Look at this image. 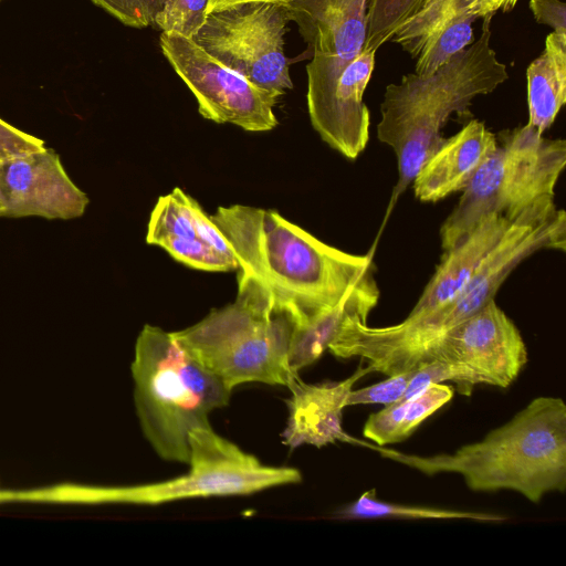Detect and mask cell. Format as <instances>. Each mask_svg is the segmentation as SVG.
<instances>
[{"instance_id":"obj_1","label":"cell","mask_w":566,"mask_h":566,"mask_svg":"<svg viewBox=\"0 0 566 566\" xmlns=\"http://www.w3.org/2000/svg\"><path fill=\"white\" fill-rule=\"evenodd\" d=\"M211 219L233 249L238 270L254 275L291 308L297 326L334 307L375 272L374 249L345 252L275 210L233 205L219 207Z\"/></svg>"},{"instance_id":"obj_2","label":"cell","mask_w":566,"mask_h":566,"mask_svg":"<svg viewBox=\"0 0 566 566\" xmlns=\"http://www.w3.org/2000/svg\"><path fill=\"white\" fill-rule=\"evenodd\" d=\"M356 443L427 475L459 473L475 492L512 490L538 503L566 489V405L558 397L533 399L481 441L453 453L423 457Z\"/></svg>"},{"instance_id":"obj_3","label":"cell","mask_w":566,"mask_h":566,"mask_svg":"<svg viewBox=\"0 0 566 566\" xmlns=\"http://www.w3.org/2000/svg\"><path fill=\"white\" fill-rule=\"evenodd\" d=\"M491 18L476 40L430 75L410 73L386 87L377 138L397 160V181L386 217L411 185L420 167L446 140L441 130L453 113L469 114L475 97L495 91L507 78L505 64L490 45Z\"/></svg>"},{"instance_id":"obj_4","label":"cell","mask_w":566,"mask_h":566,"mask_svg":"<svg viewBox=\"0 0 566 566\" xmlns=\"http://www.w3.org/2000/svg\"><path fill=\"white\" fill-rule=\"evenodd\" d=\"M297 319L254 275L238 270L234 303L212 310L172 336L229 390L241 384L286 386L295 375L289 353Z\"/></svg>"},{"instance_id":"obj_5","label":"cell","mask_w":566,"mask_h":566,"mask_svg":"<svg viewBox=\"0 0 566 566\" xmlns=\"http://www.w3.org/2000/svg\"><path fill=\"white\" fill-rule=\"evenodd\" d=\"M134 403L144 437L165 461L188 464L189 433L208 427L209 415L229 403V390L176 342L145 324L130 365Z\"/></svg>"},{"instance_id":"obj_6","label":"cell","mask_w":566,"mask_h":566,"mask_svg":"<svg viewBox=\"0 0 566 566\" xmlns=\"http://www.w3.org/2000/svg\"><path fill=\"white\" fill-rule=\"evenodd\" d=\"M188 440L190 469L186 474L136 485L59 483L22 490L20 497L27 503L157 505L193 497L248 495L302 480L297 469L265 465L216 433L211 426L193 429Z\"/></svg>"},{"instance_id":"obj_7","label":"cell","mask_w":566,"mask_h":566,"mask_svg":"<svg viewBox=\"0 0 566 566\" xmlns=\"http://www.w3.org/2000/svg\"><path fill=\"white\" fill-rule=\"evenodd\" d=\"M496 148L475 171L440 228L442 250L464 238L484 217L516 219L555 186L566 165V142L547 138L527 123L500 133Z\"/></svg>"},{"instance_id":"obj_8","label":"cell","mask_w":566,"mask_h":566,"mask_svg":"<svg viewBox=\"0 0 566 566\" xmlns=\"http://www.w3.org/2000/svg\"><path fill=\"white\" fill-rule=\"evenodd\" d=\"M286 7L245 1L210 11L191 39L228 69L280 97L293 88L284 54Z\"/></svg>"},{"instance_id":"obj_9","label":"cell","mask_w":566,"mask_h":566,"mask_svg":"<svg viewBox=\"0 0 566 566\" xmlns=\"http://www.w3.org/2000/svg\"><path fill=\"white\" fill-rule=\"evenodd\" d=\"M159 45L195 95L203 118L248 132H266L277 125L273 107L279 97L221 64L191 39L163 32Z\"/></svg>"},{"instance_id":"obj_10","label":"cell","mask_w":566,"mask_h":566,"mask_svg":"<svg viewBox=\"0 0 566 566\" xmlns=\"http://www.w3.org/2000/svg\"><path fill=\"white\" fill-rule=\"evenodd\" d=\"M462 365L480 384L509 387L527 361V349L514 322L490 300L476 313L434 340L422 358Z\"/></svg>"},{"instance_id":"obj_11","label":"cell","mask_w":566,"mask_h":566,"mask_svg":"<svg viewBox=\"0 0 566 566\" xmlns=\"http://www.w3.org/2000/svg\"><path fill=\"white\" fill-rule=\"evenodd\" d=\"M88 203L52 148L0 164V218L70 220L82 217Z\"/></svg>"},{"instance_id":"obj_12","label":"cell","mask_w":566,"mask_h":566,"mask_svg":"<svg viewBox=\"0 0 566 566\" xmlns=\"http://www.w3.org/2000/svg\"><path fill=\"white\" fill-rule=\"evenodd\" d=\"M367 0H293L287 3L312 52L311 63L340 73L363 51Z\"/></svg>"},{"instance_id":"obj_13","label":"cell","mask_w":566,"mask_h":566,"mask_svg":"<svg viewBox=\"0 0 566 566\" xmlns=\"http://www.w3.org/2000/svg\"><path fill=\"white\" fill-rule=\"evenodd\" d=\"M369 373L368 365L359 366L346 379L321 384H306L298 374L293 375L286 384L291 397L286 400L289 418L283 443L291 450L302 444L321 448L336 441L354 443L355 438L342 428V413L354 385Z\"/></svg>"},{"instance_id":"obj_14","label":"cell","mask_w":566,"mask_h":566,"mask_svg":"<svg viewBox=\"0 0 566 566\" xmlns=\"http://www.w3.org/2000/svg\"><path fill=\"white\" fill-rule=\"evenodd\" d=\"M475 20L459 0H430L390 41L416 61V74L430 75L473 42Z\"/></svg>"},{"instance_id":"obj_15","label":"cell","mask_w":566,"mask_h":566,"mask_svg":"<svg viewBox=\"0 0 566 566\" xmlns=\"http://www.w3.org/2000/svg\"><path fill=\"white\" fill-rule=\"evenodd\" d=\"M496 146L497 137L483 122L469 120L420 167L411 182L415 197L421 202H437L463 191Z\"/></svg>"},{"instance_id":"obj_16","label":"cell","mask_w":566,"mask_h":566,"mask_svg":"<svg viewBox=\"0 0 566 566\" xmlns=\"http://www.w3.org/2000/svg\"><path fill=\"white\" fill-rule=\"evenodd\" d=\"M512 222L513 220L502 214L491 213L481 219L452 248L444 250L439 265L407 318L424 315L451 301L469 282Z\"/></svg>"},{"instance_id":"obj_17","label":"cell","mask_w":566,"mask_h":566,"mask_svg":"<svg viewBox=\"0 0 566 566\" xmlns=\"http://www.w3.org/2000/svg\"><path fill=\"white\" fill-rule=\"evenodd\" d=\"M380 297L375 273L354 286L334 307L295 328L289 367L293 374L317 360L328 348L342 323L349 315L367 318Z\"/></svg>"},{"instance_id":"obj_18","label":"cell","mask_w":566,"mask_h":566,"mask_svg":"<svg viewBox=\"0 0 566 566\" xmlns=\"http://www.w3.org/2000/svg\"><path fill=\"white\" fill-rule=\"evenodd\" d=\"M527 124L544 134L566 103V36L555 32L526 70Z\"/></svg>"},{"instance_id":"obj_19","label":"cell","mask_w":566,"mask_h":566,"mask_svg":"<svg viewBox=\"0 0 566 566\" xmlns=\"http://www.w3.org/2000/svg\"><path fill=\"white\" fill-rule=\"evenodd\" d=\"M346 520L365 518H416V520H472L499 523L506 520L503 515L457 511L431 506L397 504L376 499L375 490L363 493L356 501L337 512Z\"/></svg>"},{"instance_id":"obj_20","label":"cell","mask_w":566,"mask_h":566,"mask_svg":"<svg viewBox=\"0 0 566 566\" xmlns=\"http://www.w3.org/2000/svg\"><path fill=\"white\" fill-rule=\"evenodd\" d=\"M430 0H367L363 51H376L418 14Z\"/></svg>"},{"instance_id":"obj_21","label":"cell","mask_w":566,"mask_h":566,"mask_svg":"<svg viewBox=\"0 0 566 566\" xmlns=\"http://www.w3.org/2000/svg\"><path fill=\"white\" fill-rule=\"evenodd\" d=\"M167 238H197L185 191L178 187L160 196L148 222L146 242L157 245Z\"/></svg>"},{"instance_id":"obj_22","label":"cell","mask_w":566,"mask_h":566,"mask_svg":"<svg viewBox=\"0 0 566 566\" xmlns=\"http://www.w3.org/2000/svg\"><path fill=\"white\" fill-rule=\"evenodd\" d=\"M157 245L175 260L190 268L208 272L238 270L239 264L217 252L198 238H167Z\"/></svg>"},{"instance_id":"obj_23","label":"cell","mask_w":566,"mask_h":566,"mask_svg":"<svg viewBox=\"0 0 566 566\" xmlns=\"http://www.w3.org/2000/svg\"><path fill=\"white\" fill-rule=\"evenodd\" d=\"M209 0H165L154 25L166 33L192 39L206 22Z\"/></svg>"},{"instance_id":"obj_24","label":"cell","mask_w":566,"mask_h":566,"mask_svg":"<svg viewBox=\"0 0 566 566\" xmlns=\"http://www.w3.org/2000/svg\"><path fill=\"white\" fill-rule=\"evenodd\" d=\"M444 380L454 381L459 387V391L463 395H470L473 386L480 384L473 371L462 365L432 360L416 369L400 399H410L424 390L430 384Z\"/></svg>"},{"instance_id":"obj_25","label":"cell","mask_w":566,"mask_h":566,"mask_svg":"<svg viewBox=\"0 0 566 566\" xmlns=\"http://www.w3.org/2000/svg\"><path fill=\"white\" fill-rule=\"evenodd\" d=\"M452 397L453 388L441 382L430 384L424 390L411 397L400 430L401 441L410 437L427 418L448 403Z\"/></svg>"},{"instance_id":"obj_26","label":"cell","mask_w":566,"mask_h":566,"mask_svg":"<svg viewBox=\"0 0 566 566\" xmlns=\"http://www.w3.org/2000/svg\"><path fill=\"white\" fill-rule=\"evenodd\" d=\"M409 399L385 406L367 419L363 434L379 447L401 442L400 430Z\"/></svg>"},{"instance_id":"obj_27","label":"cell","mask_w":566,"mask_h":566,"mask_svg":"<svg viewBox=\"0 0 566 566\" xmlns=\"http://www.w3.org/2000/svg\"><path fill=\"white\" fill-rule=\"evenodd\" d=\"M125 25L146 28L154 24L165 0H91Z\"/></svg>"},{"instance_id":"obj_28","label":"cell","mask_w":566,"mask_h":566,"mask_svg":"<svg viewBox=\"0 0 566 566\" xmlns=\"http://www.w3.org/2000/svg\"><path fill=\"white\" fill-rule=\"evenodd\" d=\"M416 369L388 376L386 380L365 388L352 389L346 399V407L367 403L387 406L398 401L405 394Z\"/></svg>"},{"instance_id":"obj_29","label":"cell","mask_w":566,"mask_h":566,"mask_svg":"<svg viewBox=\"0 0 566 566\" xmlns=\"http://www.w3.org/2000/svg\"><path fill=\"white\" fill-rule=\"evenodd\" d=\"M185 201L191 213L197 238L213 248L226 258L238 262L234 251L219 227L207 214L202 207L185 192ZM239 264V263H238Z\"/></svg>"},{"instance_id":"obj_30","label":"cell","mask_w":566,"mask_h":566,"mask_svg":"<svg viewBox=\"0 0 566 566\" xmlns=\"http://www.w3.org/2000/svg\"><path fill=\"white\" fill-rule=\"evenodd\" d=\"M44 148V140L0 118V164Z\"/></svg>"},{"instance_id":"obj_31","label":"cell","mask_w":566,"mask_h":566,"mask_svg":"<svg viewBox=\"0 0 566 566\" xmlns=\"http://www.w3.org/2000/svg\"><path fill=\"white\" fill-rule=\"evenodd\" d=\"M534 19L553 28V32L566 36V6L560 0H530Z\"/></svg>"},{"instance_id":"obj_32","label":"cell","mask_w":566,"mask_h":566,"mask_svg":"<svg viewBox=\"0 0 566 566\" xmlns=\"http://www.w3.org/2000/svg\"><path fill=\"white\" fill-rule=\"evenodd\" d=\"M517 0H459L460 6L475 19L491 18L499 10L509 11Z\"/></svg>"},{"instance_id":"obj_33","label":"cell","mask_w":566,"mask_h":566,"mask_svg":"<svg viewBox=\"0 0 566 566\" xmlns=\"http://www.w3.org/2000/svg\"><path fill=\"white\" fill-rule=\"evenodd\" d=\"M245 1H268V2H274L279 4L286 6L287 3L292 2L293 0H209V7L208 10L213 11L218 10L234 3L245 2Z\"/></svg>"},{"instance_id":"obj_34","label":"cell","mask_w":566,"mask_h":566,"mask_svg":"<svg viewBox=\"0 0 566 566\" xmlns=\"http://www.w3.org/2000/svg\"><path fill=\"white\" fill-rule=\"evenodd\" d=\"M0 1H2V0H0Z\"/></svg>"}]
</instances>
